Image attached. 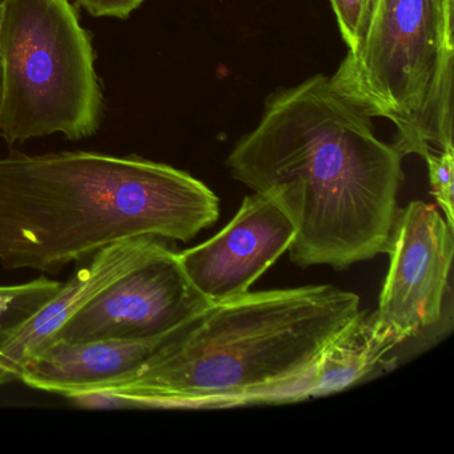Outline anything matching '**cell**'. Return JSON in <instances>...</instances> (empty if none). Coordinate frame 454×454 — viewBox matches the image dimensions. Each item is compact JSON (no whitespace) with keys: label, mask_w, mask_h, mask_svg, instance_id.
I'll use <instances>...</instances> for the list:
<instances>
[{"label":"cell","mask_w":454,"mask_h":454,"mask_svg":"<svg viewBox=\"0 0 454 454\" xmlns=\"http://www.w3.org/2000/svg\"><path fill=\"white\" fill-rule=\"evenodd\" d=\"M227 166L291 222L288 252L299 267L347 270L387 254L403 156L326 76L270 95Z\"/></svg>","instance_id":"1"},{"label":"cell","mask_w":454,"mask_h":454,"mask_svg":"<svg viewBox=\"0 0 454 454\" xmlns=\"http://www.w3.org/2000/svg\"><path fill=\"white\" fill-rule=\"evenodd\" d=\"M203 182L140 156L74 153L0 159V265L58 275L137 238L192 240L219 219Z\"/></svg>","instance_id":"2"},{"label":"cell","mask_w":454,"mask_h":454,"mask_svg":"<svg viewBox=\"0 0 454 454\" xmlns=\"http://www.w3.org/2000/svg\"><path fill=\"white\" fill-rule=\"evenodd\" d=\"M360 313V297L333 286L248 292L209 305L134 373L73 395H119L129 408L267 403Z\"/></svg>","instance_id":"3"},{"label":"cell","mask_w":454,"mask_h":454,"mask_svg":"<svg viewBox=\"0 0 454 454\" xmlns=\"http://www.w3.org/2000/svg\"><path fill=\"white\" fill-rule=\"evenodd\" d=\"M454 0H374L363 38L331 81L345 99L395 124L401 156L453 145Z\"/></svg>","instance_id":"4"},{"label":"cell","mask_w":454,"mask_h":454,"mask_svg":"<svg viewBox=\"0 0 454 454\" xmlns=\"http://www.w3.org/2000/svg\"><path fill=\"white\" fill-rule=\"evenodd\" d=\"M103 95L91 36L70 0H2L0 139L97 134Z\"/></svg>","instance_id":"5"},{"label":"cell","mask_w":454,"mask_h":454,"mask_svg":"<svg viewBox=\"0 0 454 454\" xmlns=\"http://www.w3.org/2000/svg\"><path fill=\"white\" fill-rule=\"evenodd\" d=\"M453 232L437 208L421 200L395 215L387 251L389 268L374 313L403 344L442 323L450 294Z\"/></svg>","instance_id":"6"},{"label":"cell","mask_w":454,"mask_h":454,"mask_svg":"<svg viewBox=\"0 0 454 454\" xmlns=\"http://www.w3.org/2000/svg\"><path fill=\"white\" fill-rule=\"evenodd\" d=\"M208 307L188 283L177 252L164 244L84 305L54 341L158 336L184 325Z\"/></svg>","instance_id":"7"},{"label":"cell","mask_w":454,"mask_h":454,"mask_svg":"<svg viewBox=\"0 0 454 454\" xmlns=\"http://www.w3.org/2000/svg\"><path fill=\"white\" fill-rule=\"evenodd\" d=\"M291 222L264 196H246L236 216L214 238L179 252L177 259L193 291L209 305L248 294L254 281L288 252Z\"/></svg>","instance_id":"8"},{"label":"cell","mask_w":454,"mask_h":454,"mask_svg":"<svg viewBox=\"0 0 454 454\" xmlns=\"http://www.w3.org/2000/svg\"><path fill=\"white\" fill-rule=\"evenodd\" d=\"M163 246L161 239L137 238L102 249L51 299L4 332L0 336V387L20 381L23 368L54 341L84 305Z\"/></svg>","instance_id":"9"},{"label":"cell","mask_w":454,"mask_h":454,"mask_svg":"<svg viewBox=\"0 0 454 454\" xmlns=\"http://www.w3.org/2000/svg\"><path fill=\"white\" fill-rule=\"evenodd\" d=\"M182 326L143 339L54 341L23 368L20 381L68 398L134 373Z\"/></svg>","instance_id":"10"},{"label":"cell","mask_w":454,"mask_h":454,"mask_svg":"<svg viewBox=\"0 0 454 454\" xmlns=\"http://www.w3.org/2000/svg\"><path fill=\"white\" fill-rule=\"evenodd\" d=\"M403 344L376 313L361 310L307 371L276 389L267 403H299L341 392L389 366L390 353Z\"/></svg>","instance_id":"11"},{"label":"cell","mask_w":454,"mask_h":454,"mask_svg":"<svg viewBox=\"0 0 454 454\" xmlns=\"http://www.w3.org/2000/svg\"><path fill=\"white\" fill-rule=\"evenodd\" d=\"M60 286L62 283L47 278L17 286H0V336L35 312Z\"/></svg>","instance_id":"12"},{"label":"cell","mask_w":454,"mask_h":454,"mask_svg":"<svg viewBox=\"0 0 454 454\" xmlns=\"http://www.w3.org/2000/svg\"><path fill=\"white\" fill-rule=\"evenodd\" d=\"M429 172L432 195L443 211V217L454 228L453 216V169L454 147L440 153H430L425 156Z\"/></svg>","instance_id":"13"},{"label":"cell","mask_w":454,"mask_h":454,"mask_svg":"<svg viewBox=\"0 0 454 454\" xmlns=\"http://www.w3.org/2000/svg\"><path fill=\"white\" fill-rule=\"evenodd\" d=\"M374 0H331L340 34L353 51L363 38Z\"/></svg>","instance_id":"14"},{"label":"cell","mask_w":454,"mask_h":454,"mask_svg":"<svg viewBox=\"0 0 454 454\" xmlns=\"http://www.w3.org/2000/svg\"><path fill=\"white\" fill-rule=\"evenodd\" d=\"M76 4L95 18L127 20L145 0H75Z\"/></svg>","instance_id":"15"},{"label":"cell","mask_w":454,"mask_h":454,"mask_svg":"<svg viewBox=\"0 0 454 454\" xmlns=\"http://www.w3.org/2000/svg\"><path fill=\"white\" fill-rule=\"evenodd\" d=\"M0 15H2V0H0Z\"/></svg>","instance_id":"16"}]
</instances>
